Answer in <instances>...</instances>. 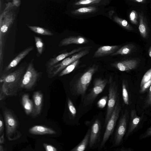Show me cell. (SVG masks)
<instances>
[{
    "label": "cell",
    "mask_w": 151,
    "mask_h": 151,
    "mask_svg": "<svg viewBox=\"0 0 151 151\" xmlns=\"http://www.w3.org/2000/svg\"><path fill=\"white\" fill-rule=\"evenodd\" d=\"M99 68V65L95 64L90 65L83 72L75 75L70 81V88L71 93L75 96H80L82 101L86 95L92 77Z\"/></svg>",
    "instance_id": "obj_1"
},
{
    "label": "cell",
    "mask_w": 151,
    "mask_h": 151,
    "mask_svg": "<svg viewBox=\"0 0 151 151\" xmlns=\"http://www.w3.org/2000/svg\"><path fill=\"white\" fill-rule=\"evenodd\" d=\"M28 64L25 61L13 71L1 75L0 81L2 83L1 89L3 93L7 95H12L17 93L20 88L21 81Z\"/></svg>",
    "instance_id": "obj_2"
},
{
    "label": "cell",
    "mask_w": 151,
    "mask_h": 151,
    "mask_svg": "<svg viewBox=\"0 0 151 151\" xmlns=\"http://www.w3.org/2000/svg\"><path fill=\"white\" fill-rule=\"evenodd\" d=\"M92 48V47L90 46L87 48L69 56L58 63L46 69L47 77L49 78L55 77L68 65L88 54Z\"/></svg>",
    "instance_id": "obj_3"
},
{
    "label": "cell",
    "mask_w": 151,
    "mask_h": 151,
    "mask_svg": "<svg viewBox=\"0 0 151 151\" xmlns=\"http://www.w3.org/2000/svg\"><path fill=\"white\" fill-rule=\"evenodd\" d=\"M3 114L7 138L10 141L19 139L22 134L18 130L19 123L16 117L11 111L7 109L4 110Z\"/></svg>",
    "instance_id": "obj_4"
},
{
    "label": "cell",
    "mask_w": 151,
    "mask_h": 151,
    "mask_svg": "<svg viewBox=\"0 0 151 151\" xmlns=\"http://www.w3.org/2000/svg\"><path fill=\"white\" fill-rule=\"evenodd\" d=\"M32 58L29 63L21 81L20 88L27 90L32 88L41 78L42 73L35 68Z\"/></svg>",
    "instance_id": "obj_5"
},
{
    "label": "cell",
    "mask_w": 151,
    "mask_h": 151,
    "mask_svg": "<svg viewBox=\"0 0 151 151\" xmlns=\"http://www.w3.org/2000/svg\"><path fill=\"white\" fill-rule=\"evenodd\" d=\"M109 86L107 106L104 127H106L111 117L115 107L117 100L119 98L118 86L115 81L110 76L109 79Z\"/></svg>",
    "instance_id": "obj_6"
},
{
    "label": "cell",
    "mask_w": 151,
    "mask_h": 151,
    "mask_svg": "<svg viewBox=\"0 0 151 151\" xmlns=\"http://www.w3.org/2000/svg\"><path fill=\"white\" fill-rule=\"evenodd\" d=\"M121 110L122 106L119 103V98L117 101L113 114L106 126L105 130L99 145V150H101L104 147L110 137L112 134Z\"/></svg>",
    "instance_id": "obj_7"
},
{
    "label": "cell",
    "mask_w": 151,
    "mask_h": 151,
    "mask_svg": "<svg viewBox=\"0 0 151 151\" xmlns=\"http://www.w3.org/2000/svg\"><path fill=\"white\" fill-rule=\"evenodd\" d=\"M108 83L109 80L106 78L100 77L95 78L90 92L86 95L83 99V106H86L91 104L97 96L103 91Z\"/></svg>",
    "instance_id": "obj_8"
},
{
    "label": "cell",
    "mask_w": 151,
    "mask_h": 151,
    "mask_svg": "<svg viewBox=\"0 0 151 151\" xmlns=\"http://www.w3.org/2000/svg\"><path fill=\"white\" fill-rule=\"evenodd\" d=\"M5 8L0 17V49H2L4 37L13 23L15 16L13 12Z\"/></svg>",
    "instance_id": "obj_9"
},
{
    "label": "cell",
    "mask_w": 151,
    "mask_h": 151,
    "mask_svg": "<svg viewBox=\"0 0 151 151\" xmlns=\"http://www.w3.org/2000/svg\"><path fill=\"white\" fill-rule=\"evenodd\" d=\"M129 113L128 110L126 109L119 120L114 136L113 145L114 146L119 145L122 141L127 130Z\"/></svg>",
    "instance_id": "obj_10"
},
{
    "label": "cell",
    "mask_w": 151,
    "mask_h": 151,
    "mask_svg": "<svg viewBox=\"0 0 151 151\" xmlns=\"http://www.w3.org/2000/svg\"><path fill=\"white\" fill-rule=\"evenodd\" d=\"M139 63L136 59H129L115 61L110 64L112 67L123 72H127L135 69Z\"/></svg>",
    "instance_id": "obj_11"
},
{
    "label": "cell",
    "mask_w": 151,
    "mask_h": 151,
    "mask_svg": "<svg viewBox=\"0 0 151 151\" xmlns=\"http://www.w3.org/2000/svg\"><path fill=\"white\" fill-rule=\"evenodd\" d=\"M101 129V123L100 120L96 119L93 122L91 129L89 147L92 148L94 147L100 141Z\"/></svg>",
    "instance_id": "obj_12"
},
{
    "label": "cell",
    "mask_w": 151,
    "mask_h": 151,
    "mask_svg": "<svg viewBox=\"0 0 151 151\" xmlns=\"http://www.w3.org/2000/svg\"><path fill=\"white\" fill-rule=\"evenodd\" d=\"M90 46L78 47L70 52L65 51L60 53L57 55L50 58L46 62L45 64L46 69H47L58 63L69 56L87 48Z\"/></svg>",
    "instance_id": "obj_13"
},
{
    "label": "cell",
    "mask_w": 151,
    "mask_h": 151,
    "mask_svg": "<svg viewBox=\"0 0 151 151\" xmlns=\"http://www.w3.org/2000/svg\"><path fill=\"white\" fill-rule=\"evenodd\" d=\"M34 48V47L30 46L19 52L4 69L2 75L6 74L12 71V70Z\"/></svg>",
    "instance_id": "obj_14"
},
{
    "label": "cell",
    "mask_w": 151,
    "mask_h": 151,
    "mask_svg": "<svg viewBox=\"0 0 151 151\" xmlns=\"http://www.w3.org/2000/svg\"><path fill=\"white\" fill-rule=\"evenodd\" d=\"M89 41L86 37L81 36H68L61 40L58 44V46L61 47L71 44L82 45L88 43Z\"/></svg>",
    "instance_id": "obj_15"
},
{
    "label": "cell",
    "mask_w": 151,
    "mask_h": 151,
    "mask_svg": "<svg viewBox=\"0 0 151 151\" xmlns=\"http://www.w3.org/2000/svg\"><path fill=\"white\" fill-rule=\"evenodd\" d=\"M121 47L120 45H104L99 47L95 52L93 58H97L111 55Z\"/></svg>",
    "instance_id": "obj_16"
},
{
    "label": "cell",
    "mask_w": 151,
    "mask_h": 151,
    "mask_svg": "<svg viewBox=\"0 0 151 151\" xmlns=\"http://www.w3.org/2000/svg\"><path fill=\"white\" fill-rule=\"evenodd\" d=\"M141 118L138 116L135 110L132 109L130 113V121L127 132L125 137V139H127L138 126L140 121Z\"/></svg>",
    "instance_id": "obj_17"
},
{
    "label": "cell",
    "mask_w": 151,
    "mask_h": 151,
    "mask_svg": "<svg viewBox=\"0 0 151 151\" xmlns=\"http://www.w3.org/2000/svg\"><path fill=\"white\" fill-rule=\"evenodd\" d=\"M43 97V94L40 91H37L34 93L33 98L34 104L32 113L34 116H37L40 113L42 105Z\"/></svg>",
    "instance_id": "obj_18"
},
{
    "label": "cell",
    "mask_w": 151,
    "mask_h": 151,
    "mask_svg": "<svg viewBox=\"0 0 151 151\" xmlns=\"http://www.w3.org/2000/svg\"><path fill=\"white\" fill-rule=\"evenodd\" d=\"M139 17L138 29L140 34L143 38L147 39L148 36L149 28L146 19L142 13H139Z\"/></svg>",
    "instance_id": "obj_19"
},
{
    "label": "cell",
    "mask_w": 151,
    "mask_h": 151,
    "mask_svg": "<svg viewBox=\"0 0 151 151\" xmlns=\"http://www.w3.org/2000/svg\"><path fill=\"white\" fill-rule=\"evenodd\" d=\"M29 133L35 135L51 134L56 133L55 131L47 127L41 125H35L30 128Z\"/></svg>",
    "instance_id": "obj_20"
},
{
    "label": "cell",
    "mask_w": 151,
    "mask_h": 151,
    "mask_svg": "<svg viewBox=\"0 0 151 151\" xmlns=\"http://www.w3.org/2000/svg\"><path fill=\"white\" fill-rule=\"evenodd\" d=\"M135 49V46L134 45L131 44H127L121 47L110 55L111 56L118 55H126L131 54L134 50Z\"/></svg>",
    "instance_id": "obj_21"
},
{
    "label": "cell",
    "mask_w": 151,
    "mask_h": 151,
    "mask_svg": "<svg viewBox=\"0 0 151 151\" xmlns=\"http://www.w3.org/2000/svg\"><path fill=\"white\" fill-rule=\"evenodd\" d=\"M22 103L27 114L29 115L32 113L34 105L32 101L29 99L28 94H25L23 95L22 98Z\"/></svg>",
    "instance_id": "obj_22"
},
{
    "label": "cell",
    "mask_w": 151,
    "mask_h": 151,
    "mask_svg": "<svg viewBox=\"0 0 151 151\" xmlns=\"http://www.w3.org/2000/svg\"><path fill=\"white\" fill-rule=\"evenodd\" d=\"M90 133L91 129H89L81 142L70 151H84L85 150L89 144Z\"/></svg>",
    "instance_id": "obj_23"
},
{
    "label": "cell",
    "mask_w": 151,
    "mask_h": 151,
    "mask_svg": "<svg viewBox=\"0 0 151 151\" xmlns=\"http://www.w3.org/2000/svg\"><path fill=\"white\" fill-rule=\"evenodd\" d=\"M98 9L94 6L82 7L71 12L72 14L75 15H81L92 13L98 10Z\"/></svg>",
    "instance_id": "obj_24"
},
{
    "label": "cell",
    "mask_w": 151,
    "mask_h": 151,
    "mask_svg": "<svg viewBox=\"0 0 151 151\" xmlns=\"http://www.w3.org/2000/svg\"><path fill=\"white\" fill-rule=\"evenodd\" d=\"M128 88L127 81L125 79H123L122 83V96L124 104L127 105H129L130 103Z\"/></svg>",
    "instance_id": "obj_25"
},
{
    "label": "cell",
    "mask_w": 151,
    "mask_h": 151,
    "mask_svg": "<svg viewBox=\"0 0 151 151\" xmlns=\"http://www.w3.org/2000/svg\"><path fill=\"white\" fill-rule=\"evenodd\" d=\"M80 62V60L79 59L71 63L63 69L58 74V76L62 77L71 73L77 67Z\"/></svg>",
    "instance_id": "obj_26"
},
{
    "label": "cell",
    "mask_w": 151,
    "mask_h": 151,
    "mask_svg": "<svg viewBox=\"0 0 151 151\" xmlns=\"http://www.w3.org/2000/svg\"><path fill=\"white\" fill-rule=\"evenodd\" d=\"M28 27L32 31L39 35L51 36L53 34L48 29L38 26L28 25Z\"/></svg>",
    "instance_id": "obj_27"
},
{
    "label": "cell",
    "mask_w": 151,
    "mask_h": 151,
    "mask_svg": "<svg viewBox=\"0 0 151 151\" xmlns=\"http://www.w3.org/2000/svg\"><path fill=\"white\" fill-rule=\"evenodd\" d=\"M113 21L124 29L128 31H132L134 29L126 20L122 19L117 16H114Z\"/></svg>",
    "instance_id": "obj_28"
},
{
    "label": "cell",
    "mask_w": 151,
    "mask_h": 151,
    "mask_svg": "<svg viewBox=\"0 0 151 151\" xmlns=\"http://www.w3.org/2000/svg\"><path fill=\"white\" fill-rule=\"evenodd\" d=\"M35 45L37 51V56H39L43 53L44 49V44L42 39L40 37L34 36Z\"/></svg>",
    "instance_id": "obj_29"
},
{
    "label": "cell",
    "mask_w": 151,
    "mask_h": 151,
    "mask_svg": "<svg viewBox=\"0 0 151 151\" xmlns=\"http://www.w3.org/2000/svg\"><path fill=\"white\" fill-rule=\"evenodd\" d=\"M103 0H79L75 2L74 5L76 6L90 5H98L102 2Z\"/></svg>",
    "instance_id": "obj_30"
},
{
    "label": "cell",
    "mask_w": 151,
    "mask_h": 151,
    "mask_svg": "<svg viewBox=\"0 0 151 151\" xmlns=\"http://www.w3.org/2000/svg\"><path fill=\"white\" fill-rule=\"evenodd\" d=\"M67 103L69 111L73 117L74 118L76 116L77 111L71 100L69 98L68 99Z\"/></svg>",
    "instance_id": "obj_31"
},
{
    "label": "cell",
    "mask_w": 151,
    "mask_h": 151,
    "mask_svg": "<svg viewBox=\"0 0 151 151\" xmlns=\"http://www.w3.org/2000/svg\"><path fill=\"white\" fill-rule=\"evenodd\" d=\"M129 17L132 23L134 24H138V15L137 12L134 10H132L130 13Z\"/></svg>",
    "instance_id": "obj_32"
},
{
    "label": "cell",
    "mask_w": 151,
    "mask_h": 151,
    "mask_svg": "<svg viewBox=\"0 0 151 151\" xmlns=\"http://www.w3.org/2000/svg\"><path fill=\"white\" fill-rule=\"evenodd\" d=\"M151 78V68L148 70L143 76L140 84V87H142L146 82Z\"/></svg>",
    "instance_id": "obj_33"
},
{
    "label": "cell",
    "mask_w": 151,
    "mask_h": 151,
    "mask_svg": "<svg viewBox=\"0 0 151 151\" xmlns=\"http://www.w3.org/2000/svg\"><path fill=\"white\" fill-rule=\"evenodd\" d=\"M108 97L106 96L101 98L98 102V106L101 108H104L105 106L108 101Z\"/></svg>",
    "instance_id": "obj_34"
},
{
    "label": "cell",
    "mask_w": 151,
    "mask_h": 151,
    "mask_svg": "<svg viewBox=\"0 0 151 151\" xmlns=\"http://www.w3.org/2000/svg\"><path fill=\"white\" fill-rule=\"evenodd\" d=\"M151 85V78L147 82L145 83L141 87L139 92L141 93L145 92L150 88Z\"/></svg>",
    "instance_id": "obj_35"
},
{
    "label": "cell",
    "mask_w": 151,
    "mask_h": 151,
    "mask_svg": "<svg viewBox=\"0 0 151 151\" xmlns=\"http://www.w3.org/2000/svg\"><path fill=\"white\" fill-rule=\"evenodd\" d=\"M151 137V126L140 137V139H142Z\"/></svg>",
    "instance_id": "obj_36"
},
{
    "label": "cell",
    "mask_w": 151,
    "mask_h": 151,
    "mask_svg": "<svg viewBox=\"0 0 151 151\" xmlns=\"http://www.w3.org/2000/svg\"><path fill=\"white\" fill-rule=\"evenodd\" d=\"M43 146L46 151H57V149L53 146L46 143H43Z\"/></svg>",
    "instance_id": "obj_37"
},
{
    "label": "cell",
    "mask_w": 151,
    "mask_h": 151,
    "mask_svg": "<svg viewBox=\"0 0 151 151\" xmlns=\"http://www.w3.org/2000/svg\"><path fill=\"white\" fill-rule=\"evenodd\" d=\"M12 4L13 6L18 7L20 4V0H13Z\"/></svg>",
    "instance_id": "obj_38"
},
{
    "label": "cell",
    "mask_w": 151,
    "mask_h": 151,
    "mask_svg": "<svg viewBox=\"0 0 151 151\" xmlns=\"http://www.w3.org/2000/svg\"><path fill=\"white\" fill-rule=\"evenodd\" d=\"M1 118L0 119V134L3 132L4 129L3 122Z\"/></svg>",
    "instance_id": "obj_39"
},
{
    "label": "cell",
    "mask_w": 151,
    "mask_h": 151,
    "mask_svg": "<svg viewBox=\"0 0 151 151\" xmlns=\"http://www.w3.org/2000/svg\"><path fill=\"white\" fill-rule=\"evenodd\" d=\"M132 149L130 148H125L124 147H122L121 148H119L118 149H116V150L117 151H132Z\"/></svg>",
    "instance_id": "obj_40"
},
{
    "label": "cell",
    "mask_w": 151,
    "mask_h": 151,
    "mask_svg": "<svg viewBox=\"0 0 151 151\" xmlns=\"http://www.w3.org/2000/svg\"><path fill=\"white\" fill-rule=\"evenodd\" d=\"M151 98V85H150L149 89V93H148V95H147V99H146V102L148 101Z\"/></svg>",
    "instance_id": "obj_41"
},
{
    "label": "cell",
    "mask_w": 151,
    "mask_h": 151,
    "mask_svg": "<svg viewBox=\"0 0 151 151\" xmlns=\"http://www.w3.org/2000/svg\"><path fill=\"white\" fill-rule=\"evenodd\" d=\"M4 134H3L1 136L0 138V144H2L4 142Z\"/></svg>",
    "instance_id": "obj_42"
},
{
    "label": "cell",
    "mask_w": 151,
    "mask_h": 151,
    "mask_svg": "<svg viewBox=\"0 0 151 151\" xmlns=\"http://www.w3.org/2000/svg\"><path fill=\"white\" fill-rule=\"evenodd\" d=\"M136 2L139 3H144L146 1V0H131Z\"/></svg>",
    "instance_id": "obj_43"
},
{
    "label": "cell",
    "mask_w": 151,
    "mask_h": 151,
    "mask_svg": "<svg viewBox=\"0 0 151 151\" xmlns=\"http://www.w3.org/2000/svg\"><path fill=\"white\" fill-rule=\"evenodd\" d=\"M145 104L147 106L151 105V98Z\"/></svg>",
    "instance_id": "obj_44"
},
{
    "label": "cell",
    "mask_w": 151,
    "mask_h": 151,
    "mask_svg": "<svg viewBox=\"0 0 151 151\" xmlns=\"http://www.w3.org/2000/svg\"><path fill=\"white\" fill-rule=\"evenodd\" d=\"M148 55L151 58V46L150 47L148 51Z\"/></svg>",
    "instance_id": "obj_45"
},
{
    "label": "cell",
    "mask_w": 151,
    "mask_h": 151,
    "mask_svg": "<svg viewBox=\"0 0 151 151\" xmlns=\"http://www.w3.org/2000/svg\"><path fill=\"white\" fill-rule=\"evenodd\" d=\"M3 150H4L3 149V147L1 145L0 146V151H2Z\"/></svg>",
    "instance_id": "obj_46"
},
{
    "label": "cell",
    "mask_w": 151,
    "mask_h": 151,
    "mask_svg": "<svg viewBox=\"0 0 151 151\" xmlns=\"http://www.w3.org/2000/svg\"><path fill=\"white\" fill-rule=\"evenodd\" d=\"M1 0H0V1H1Z\"/></svg>",
    "instance_id": "obj_47"
}]
</instances>
